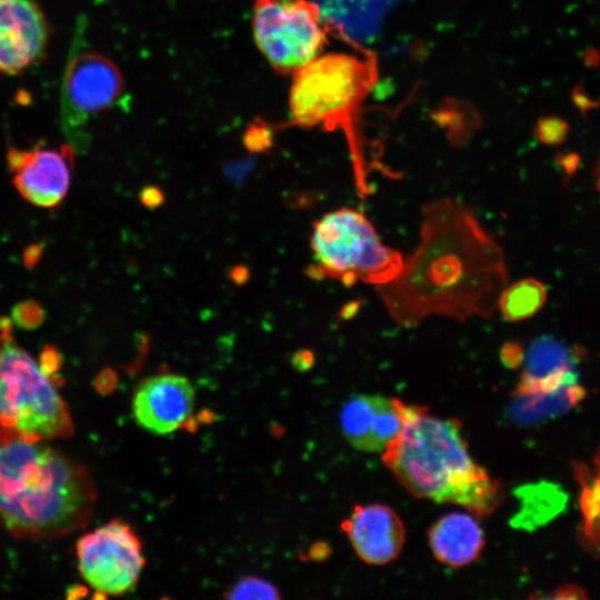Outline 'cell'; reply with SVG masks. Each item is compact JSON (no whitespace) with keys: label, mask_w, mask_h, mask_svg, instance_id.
Returning <instances> with one entry per match:
<instances>
[{"label":"cell","mask_w":600,"mask_h":600,"mask_svg":"<svg viewBox=\"0 0 600 600\" xmlns=\"http://www.w3.org/2000/svg\"><path fill=\"white\" fill-rule=\"evenodd\" d=\"M507 280L502 248L474 211L441 198L422 208L420 242L399 274L376 289L389 316L412 328L430 316L490 319Z\"/></svg>","instance_id":"obj_1"},{"label":"cell","mask_w":600,"mask_h":600,"mask_svg":"<svg viewBox=\"0 0 600 600\" xmlns=\"http://www.w3.org/2000/svg\"><path fill=\"white\" fill-rule=\"evenodd\" d=\"M97 500L88 469L43 443L0 432V524L23 539H49L87 526Z\"/></svg>","instance_id":"obj_2"},{"label":"cell","mask_w":600,"mask_h":600,"mask_svg":"<svg viewBox=\"0 0 600 600\" xmlns=\"http://www.w3.org/2000/svg\"><path fill=\"white\" fill-rule=\"evenodd\" d=\"M400 434L382 453L384 464L414 496L488 516L501 503L500 483L470 457L454 419L404 403Z\"/></svg>","instance_id":"obj_3"},{"label":"cell","mask_w":600,"mask_h":600,"mask_svg":"<svg viewBox=\"0 0 600 600\" xmlns=\"http://www.w3.org/2000/svg\"><path fill=\"white\" fill-rule=\"evenodd\" d=\"M0 428L29 441L69 438L73 422L48 372L0 320Z\"/></svg>","instance_id":"obj_4"},{"label":"cell","mask_w":600,"mask_h":600,"mask_svg":"<svg viewBox=\"0 0 600 600\" xmlns=\"http://www.w3.org/2000/svg\"><path fill=\"white\" fill-rule=\"evenodd\" d=\"M317 264L311 278H331L352 287L358 280L376 286L392 281L403 266L402 254L383 244L367 217L341 208L314 221L310 238Z\"/></svg>","instance_id":"obj_5"},{"label":"cell","mask_w":600,"mask_h":600,"mask_svg":"<svg viewBox=\"0 0 600 600\" xmlns=\"http://www.w3.org/2000/svg\"><path fill=\"white\" fill-rule=\"evenodd\" d=\"M368 79L367 67L353 56H318L293 72L289 94L292 123L307 128L346 127L364 94Z\"/></svg>","instance_id":"obj_6"},{"label":"cell","mask_w":600,"mask_h":600,"mask_svg":"<svg viewBox=\"0 0 600 600\" xmlns=\"http://www.w3.org/2000/svg\"><path fill=\"white\" fill-rule=\"evenodd\" d=\"M252 32L258 49L280 73H293L326 43L321 9L308 0H256Z\"/></svg>","instance_id":"obj_7"},{"label":"cell","mask_w":600,"mask_h":600,"mask_svg":"<svg viewBox=\"0 0 600 600\" xmlns=\"http://www.w3.org/2000/svg\"><path fill=\"white\" fill-rule=\"evenodd\" d=\"M84 21L77 23L72 46L63 71L60 92L62 131L72 148L88 141L86 128L99 112L109 109L123 90L119 69L108 58L81 50Z\"/></svg>","instance_id":"obj_8"},{"label":"cell","mask_w":600,"mask_h":600,"mask_svg":"<svg viewBox=\"0 0 600 600\" xmlns=\"http://www.w3.org/2000/svg\"><path fill=\"white\" fill-rule=\"evenodd\" d=\"M77 559L82 578L103 596L132 590L144 566L139 537L120 520L83 534L77 543Z\"/></svg>","instance_id":"obj_9"},{"label":"cell","mask_w":600,"mask_h":600,"mask_svg":"<svg viewBox=\"0 0 600 600\" xmlns=\"http://www.w3.org/2000/svg\"><path fill=\"white\" fill-rule=\"evenodd\" d=\"M71 144L48 147L38 144L21 150L10 147L8 164L12 183L23 199L43 208H57L66 198L73 169Z\"/></svg>","instance_id":"obj_10"},{"label":"cell","mask_w":600,"mask_h":600,"mask_svg":"<svg viewBox=\"0 0 600 600\" xmlns=\"http://www.w3.org/2000/svg\"><path fill=\"white\" fill-rule=\"evenodd\" d=\"M46 17L34 0H0V72L17 74L44 53Z\"/></svg>","instance_id":"obj_11"},{"label":"cell","mask_w":600,"mask_h":600,"mask_svg":"<svg viewBox=\"0 0 600 600\" xmlns=\"http://www.w3.org/2000/svg\"><path fill=\"white\" fill-rule=\"evenodd\" d=\"M194 404L190 381L176 373L147 378L133 394V416L148 431L168 434L187 423Z\"/></svg>","instance_id":"obj_12"},{"label":"cell","mask_w":600,"mask_h":600,"mask_svg":"<svg viewBox=\"0 0 600 600\" xmlns=\"http://www.w3.org/2000/svg\"><path fill=\"white\" fill-rule=\"evenodd\" d=\"M359 556L369 564H386L402 550L406 531L399 516L383 504L358 506L342 524Z\"/></svg>","instance_id":"obj_13"},{"label":"cell","mask_w":600,"mask_h":600,"mask_svg":"<svg viewBox=\"0 0 600 600\" xmlns=\"http://www.w3.org/2000/svg\"><path fill=\"white\" fill-rule=\"evenodd\" d=\"M340 426L353 448L382 452L400 429V416L393 398L357 394L343 404Z\"/></svg>","instance_id":"obj_14"},{"label":"cell","mask_w":600,"mask_h":600,"mask_svg":"<svg viewBox=\"0 0 600 600\" xmlns=\"http://www.w3.org/2000/svg\"><path fill=\"white\" fill-rule=\"evenodd\" d=\"M433 556L452 568L473 562L481 553L484 536L479 523L469 514L452 512L441 517L428 531Z\"/></svg>","instance_id":"obj_15"},{"label":"cell","mask_w":600,"mask_h":600,"mask_svg":"<svg viewBox=\"0 0 600 600\" xmlns=\"http://www.w3.org/2000/svg\"><path fill=\"white\" fill-rule=\"evenodd\" d=\"M573 474L581 486L579 504L583 516L578 539L582 548L600 558V499L594 494L590 482L593 473L582 461H571Z\"/></svg>","instance_id":"obj_16"},{"label":"cell","mask_w":600,"mask_h":600,"mask_svg":"<svg viewBox=\"0 0 600 600\" xmlns=\"http://www.w3.org/2000/svg\"><path fill=\"white\" fill-rule=\"evenodd\" d=\"M547 301V289L537 279L528 278L504 287L498 304L502 317L510 322L534 316Z\"/></svg>","instance_id":"obj_17"},{"label":"cell","mask_w":600,"mask_h":600,"mask_svg":"<svg viewBox=\"0 0 600 600\" xmlns=\"http://www.w3.org/2000/svg\"><path fill=\"white\" fill-rule=\"evenodd\" d=\"M523 519L531 528L544 524L558 516L567 504L568 496L559 486L541 483L526 489Z\"/></svg>","instance_id":"obj_18"},{"label":"cell","mask_w":600,"mask_h":600,"mask_svg":"<svg viewBox=\"0 0 600 600\" xmlns=\"http://www.w3.org/2000/svg\"><path fill=\"white\" fill-rule=\"evenodd\" d=\"M573 352L569 353L552 339L541 338L529 348L524 372L532 377L548 374L563 366L571 364L572 360H578V352L576 351V354Z\"/></svg>","instance_id":"obj_19"},{"label":"cell","mask_w":600,"mask_h":600,"mask_svg":"<svg viewBox=\"0 0 600 600\" xmlns=\"http://www.w3.org/2000/svg\"><path fill=\"white\" fill-rule=\"evenodd\" d=\"M229 599L268 600L279 599V590L269 581L258 577H244L227 593Z\"/></svg>","instance_id":"obj_20"},{"label":"cell","mask_w":600,"mask_h":600,"mask_svg":"<svg viewBox=\"0 0 600 600\" xmlns=\"http://www.w3.org/2000/svg\"><path fill=\"white\" fill-rule=\"evenodd\" d=\"M567 124L559 119H543L539 122L537 134L541 142L556 146L563 141L567 134Z\"/></svg>","instance_id":"obj_21"},{"label":"cell","mask_w":600,"mask_h":600,"mask_svg":"<svg viewBox=\"0 0 600 600\" xmlns=\"http://www.w3.org/2000/svg\"><path fill=\"white\" fill-rule=\"evenodd\" d=\"M244 144L252 152H262L271 146V133L267 128L254 127L244 136Z\"/></svg>","instance_id":"obj_22"},{"label":"cell","mask_w":600,"mask_h":600,"mask_svg":"<svg viewBox=\"0 0 600 600\" xmlns=\"http://www.w3.org/2000/svg\"><path fill=\"white\" fill-rule=\"evenodd\" d=\"M500 359L507 368L517 369L524 360L523 348L514 341L506 342L500 349Z\"/></svg>","instance_id":"obj_23"},{"label":"cell","mask_w":600,"mask_h":600,"mask_svg":"<svg viewBox=\"0 0 600 600\" xmlns=\"http://www.w3.org/2000/svg\"><path fill=\"white\" fill-rule=\"evenodd\" d=\"M139 200L148 209H158L164 202V194L157 186H146L139 193Z\"/></svg>","instance_id":"obj_24"},{"label":"cell","mask_w":600,"mask_h":600,"mask_svg":"<svg viewBox=\"0 0 600 600\" xmlns=\"http://www.w3.org/2000/svg\"><path fill=\"white\" fill-rule=\"evenodd\" d=\"M546 598L570 600V599H589L588 593L578 584L568 583L557 588L551 594Z\"/></svg>","instance_id":"obj_25"},{"label":"cell","mask_w":600,"mask_h":600,"mask_svg":"<svg viewBox=\"0 0 600 600\" xmlns=\"http://www.w3.org/2000/svg\"><path fill=\"white\" fill-rule=\"evenodd\" d=\"M250 162L234 163L226 169V173L232 183L240 187L244 183L248 173L250 172Z\"/></svg>","instance_id":"obj_26"},{"label":"cell","mask_w":600,"mask_h":600,"mask_svg":"<svg viewBox=\"0 0 600 600\" xmlns=\"http://www.w3.org/2000/svg\"><path fill=\"white\" fill-rule=\"evenodd\" d=\"M291 362L297 370L306 371L313 366L314 357L310 350H299L292 356Z\"/></svg>","instance_id":"obj_27"},{"label":"cell","mask_w":600,"mask_h":600,"mask_svg":"<svg viewBox=\"0 0 600 600\" xmlns=\"http://www.w3.org/2000/svg\"><path fill=\"white\" fill-rule=\"evenodd\" d=\"M364 300L362 298H357L343 304L338 312V320L348 321L357 316L361 309Z\"/></svg>","instance_id":"obj_28"},{"label":"cell","mask_w":600,"mask_h":600,"mask_svg":"<svg viewBox=\"0 0 600 600\" xmlns=\"http://www.w3.org/2000/svg\"><path fill=\"white\" fill-rule=\"evenodd\" d=\"M587 389L577 382L566 388V397L571 408L582 401L587 397Z\"/></svg>","instance_id":"obj_29"},{"label":"cell","mask_w":600,"mask_h":600,"mask_svg":"<svg viewBox=\"0 0 600 600\" xmlns=\"http://www.w3.org/2000/svg\"><path fill=\"white\" fill-rule=\"evenodd\" d=\"M249 277V269L243 264L234 266L229 272L230 280L237 286L244 284Z\"/></svg>","instance_id":"obj_30"},{"label":"cell","mask_w":600,"mask_h":600,"mask_svg":"<svg viewBox=\"0 0 600 600\" xmlns=\"http://www.w3.org/2000/svg\"><path fill=\"white\" fill-rule=\"evenodd\" d=\"M596 186L598 188V190L600 191V159L597 163V167H596Z\"/></svg>","instance_id":"obj_31"}]
</instances>
